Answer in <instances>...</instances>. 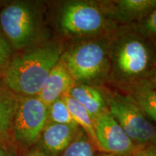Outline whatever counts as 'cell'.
<instances>
[{
  "label": "cell",
  "instance_id": "cell-1",
  "mask_svg": "<svg viewBox=\"0 0 156 156\" xmlns=\"http://www.w3.org/2000/svg\"><path fill=\"white\" fill-rule=\"evenodd\" d=\"M62 54L61 45L57 43L25 49L13 56L2 77V81L17 95H38Z\"/></svg>",
  "mask_w": 156,
  "mask_h": 156
},
{
  "label": "cell",
  "instance_id": "cell-2",
  "mask_svg": "<svg viewBox=\"0 0 156 156\" xmlns=\"http://www.w3.org/2000/svg\"><path fill=\"white\" fill-rule=\"evenodd\" d=\"M0 28L15 50L34 47L41 38L40 10L30 2H12L0 12Z\"/></svg>",
  "mask_w": 156,
  "mask_h": 156
},
{
  "label": "cell",
  "instance_id": "cell-3",
  "mask_svg": "<svg viewBox=\"0 0 156 156\" xmlns=\"http://www.w3.org/2000/svg\"><path fill=\"white\" fill-rule=\"evenodd\" d=\"M61 60L75 83L94 82L108 69L109 45L101 40L80 43L62 54Z\"/></svg>",
  "mask_w": 156,
  "mask_h": 156
},
{
  "label": "cell",
  "instance_id": "cell-4",
  "mask_svg": "<svg viewBox=\"0 0 156 156\" xmlns=\"http://www.w3.org/2000/svg\"><path fill=\"white\" fill-rule=\"evenodd\" d=\"M109 46V58L116 77L132 82L146 75L151 64V54L146 43L133 34L122 36Z\"/></svg>",
  "mask_w": 156,
  "mask_h": 156
},
{
  "label": "cell",
  "instance_id": "cell-5",
  "mask_svg": "<svg viewBox=\"0 0 156 156\" xmlns=\"http://www.w3.org/2000/svg\"><path fill=\"white\" fill-rule=\"evenodd\" d=\"M106 100L108 111L136 147L156 146V126L129 95L116 93Z\"/></svg>",
  "mask_w": 156,
  "mask_h": 156
},
{
  "label": "cell",
  "instance_id": "cell-6",
  "mask_svg": "<svg viewBox=\"0 0 156 156\" xmlns=\"http://www.w3.org/2000/svg\"><path fill=\"white\" fill-rule=\"evenodd\" d=\"M48 122V106L37 95H18L12 129V143L22 149L37 144Z\"/></svg>",
  "mask_w": 156,
  "mask_h": 156
},
{
  "label": "cell",
  "instance_id": "cell-7",
  "mask_svg": "<svg viewBox=\"0 0 156 156\" xmlns=\"http://www.w3.org/2000/svg\"><path fill=\"white\" fill-rule=\"evenodd\" d=\"M59 23L64 34L74 36H95L106 27L105 13L100 7L84 1L66 4L62 9Z\"/></svg>",
  "mask_w": 156,
  "mask_h": 156
},
{
  "label": "cell",
  "instance_id": "cell-8",
  "mask_svg": "<svg viewBox=\"0 0 156 156\" xmlns=\"http://www.w3.org/2000/svg\"><path fill=\"white\" fill-rule=\"evenodd\" d=\"M95 146L103 153L131 156L138 147L108 110L94 119Z\"/></svg>",
  "mask_w": 156,
  "mask_h": 156
},
{
  "label": "cell",
  "instance_id": "cell-9",
  "mask_svg": "<svg viewBox=\"0 0 156 156\" xmlns=\"http://www.w3.org/2000/svg\"><path fill=\"white\" fill-rule=\"evenodd\" d=\"M80 129L77 124L47 122L37 142V148L50 156H60Z\"/></svg>",
  "mask_w": 156,
  "mask_h": 156
},
{
  "label": "cell",
  "instance_id": "cell-10",
  "mask_svg": "<svg viewBox=\"0 0 156 156\" xmlns=\"http://www.w3.org/2000/svg\"><path fill=\"white\" fill-rule=\"evenodd\" d=\"M75 85V82L60 58L48 74L37 96L48 106L67 94Z\"/></svg>",
  "mask_w": 156,
  "mask_h": 156
},
{
  "label": "cell",
  "instance_id": "cell-11",
  "mask_svg": "<svg viewBox=\"0 0 156 156\" xmlns=\"http://www.w3.org/2000/svg\"><path fill=\"white\" fill-rule=\"evenodd\" d=\"M17 104L18 95L0 81V143L12 145V129Z\"/></svg>",
  "mask_w": 156,
  "mask_h": 156
},
{
  "label": "cell",
  "instance_id": "cell-12",
  "mask_svg": "<svg viewBox=\"0 0 156 156\" xmlns=\"http://www.w3.org/2000/svg\"><path fill=\"white\" fill-rule=\"evenodd\" d=\"M86 109L93 120L108 110L106 100L96 87L87 84H76L67 93Z\"/></svg>",
  "mask_w": 156,
  "mask_h": 156
},
{
  "label": "cell",
  "instance_id": "cell-13",
  "mask_svg": "<svg viewBox=\"0 0 156 156\" xmlns=\"http://www.w3.org/2000/svg\"><path fill=\"white\" fill-rule=\"evenodd\" d=\"M115 14L122 20H131L149 14L156 7V0L115 1Z\"/></svg>",
  "mask_w": 156,
  "mask_h": 156
},
{
  "label": "cell",
  "instance_id": "cell-14",
  "mask_svg": "<svg viewBox=\"0 0 156 156\" xmlns=\"http://www.w3.org/2000/svg\"><path fill=\"white\" fill-rule=\"evenodd\" d=\"M136 104L150 119L156 124V87L153 84L135 85L129 95Z\"/></svg>",
  "mask_w": 156,
  "mask_h": 156
},
{
  "label": "cell",
  "instance_id": "cell-15",
  "mask_svg": "<svg viewBox=\"0 0 156 156\" xmlns=\"http://www.w3.org/2000/svg\"><path fill=\"white\" fill-rule=\"evenodd\" d=\"M62 98L67 104L75 122L87 134L95 145L93 119L88 114L86 109L73 98L65 94L62 96Z\"/></svg>",
  "mask_w": 156,
  "mask_h": 156
},
{
  "label": "cell",
  "instance_id": "cell-16",
  "mask_svg": "<svg viewBox=\"0 0 156 156\" xmlns=\"http://www.w3.org/2000/svg\"><path fill=\"white\" fill-rule=\"evenodd\" d=\"M94 145L87 134L80 129L60 156H95Z\"/></svg>",
  "mask_w": 156,
  "mask_h": 156
},
{
  "label": "cell",
  "instance_id": "cell-17",
  "mask_svg": "<svg viewBox=\"0 0 156 156\" xmlns=\"http://www.w3.org/2000/svg\"><path fill=\"white\" fill-rule=\"evenodd\" d=\"M48 122L63 124H77L62 97L48 106Z\"/></svg>",
  "mask_w": 156,
  "mask_h": 156
},
{
  "label": "cell",
  "instance_id": "cell-18",
  "mask_svg": "<svg viewBox=\"0 0 156 156\" xmlns=\"http://www.w3.org/2000/svg\"><path fill=\"white\" fill-rule=\"evenodd\" d=\"M14 48L0 28V76L3 77L14 56Z\"/></svg>",
  "mask_w": 156,
  "mask_h": 156
},
{
  "label": "cell",
  "instance_id": "cell-19",
  "mask_svg": "<svg viewBox=\"0 0 156 156\" xmlns=\"http://www.w3.org/2000/svg\"><path fill=\"white\" fill-rule=\"evenodd\" d=\"M142 28L147 34L156 36V7L145 17Z\"/></svg>",
  "mask_w": 156,
  "mask_h": 156
},
{
  "label": "cell",
  "instance_id": "cell-20",
  "mask_svg": "<svg viewBox=\"0 0 156 156\" xmlns=\"http://www.w3.org/2000/svg\"><path fill=\"white\" fill-rule=\"evenodd\" d=\"M131 156H156V146L138 148Z\"/></svg>",
  "mask_w": 156,
  "mask_h": 156
},
{
  "label": "cell",
  "instance_id": "cell-21",
  "mask_svg": "<svg viewBox=\"0 0 156 156\" xmlns=\"http://www.w3.org/2000/svg\"><path fill=\"white\" fill-rule=\"evenodd\" d=\"M0 156H17V153L11 145L0 143Z\"/></svg>",
  "mask_w": 156,
  "mask_h": 156
},
{
  "label": "cell",
  "instance_id": "cell-22",
  "mask_svg": "<svg viewBox=\"0 0 156 156\" xmlns=\"http://www.w3.org/2000/svg\"><path fill=\"white\" fill-rule=\"evenodd\" d=\"M25 156H50V155L44 153V152H42L41 151H40V150H38V148H36V149H33L31 150L30 151H29Z\"/></svg>",
  "mask_w": 156,
  "mask_h": 156
},
{
  "label": "cell",
  "instance_id": "cell-23",
  "mask_svg": "<svg viewBox=\"0 0 156 156\" xmlns=\"http://www.w3.org/2000/svg\"><path fill=\"white\" fill-rule=\"evenodd\" d=\"M98 156H117V155H112V154H108V153H101Z\"/></svg>",
  "mask_w": 156,
  "mask_h": 156
},
{
  "label": "cell",
  "instance_id": "cell-24",
  "mask_svg": "<svg viewBox=\"0 0 156 156\" xmlns=\"http://www.w3.org/2000/svg\"><path fill=\"white\" fill-rule=\"evenodd\" d=\"M153 84L156 87V77H155V80H154V82H153Z\"/></svg>",
  "mask_w": 156,
  "mask_h": 156
},
{
  "label": "cell",
  "instance_id": "cell-25",
  "mask_svg": "<svg viewBox=\"0 0 156 156\" xmlns=\"http://www.w3.org/2000/svg\"><path fill=\"white\" fill-rule=\"evenodd\" d=\"M2 5H3V4H2V2L0 1V8H1V7H2Z\"/></svg>",
  "mask_w": 156,
  "mask_h": 156
},
{
  "label": "cell",
  "instance_id": "cell-26",
  "mask_svg": "<svg viewBox=\"0 0 156 156\" xmlns=\"http://www.w3.org/2000/svg\"><path fill=\"white\" fill-rule=\"evenodd\" d=\"M155 50H156V42H155Z\"/></svg>",
  "mask_w": 156,
  "mask_h": 156
}]
</instances>
